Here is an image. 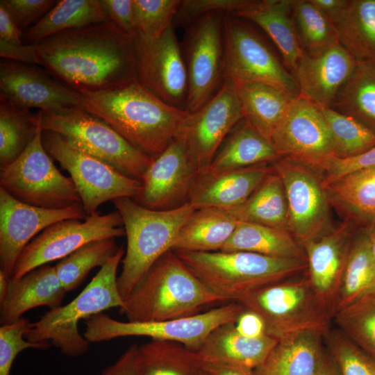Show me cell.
<instances>
[{"instance_id":"cell-1","label":"cell","mask_w":375,"mask_h":375,"mask_svg":"<svg viewBox=\"0 0 375 375\" xmlns=\"http://www.w3.org/2000/svg\"><path fill=\"white\" fill-rule=\"evenodd\" d=\"M35 44L38 65L81 93L115 90L138 81L133 37L110 19Z\"/></svg>"},{"instance_id":"cell-2","label":"cell","mask_w":375,"mask_h":375,"mask_svg":"<svg viewBox=\"0 0 375 375\" xmlns=\"http://www.w3.org/2000/svg\"><path fill=\"white\" fill-rule=\"evenodd\" d=\"M81 94L85 110L103 119L153 159L181 135L190 115L187 110L165 103L138 81L115 90Z\"/></svg>"},{"instance_id":"cell-3","label":"cell","mask_w":375,"mask_h":375,"mask_svg":"<svg viewBox=\"0 0 375 375\" xmlns=\"http://www.w3.org/2000/svg\"><path fill=\"white\" fill-rule=\"evenodd\" d=\"M217 301H222L170 249L139 280L119 312L128 322H162L198 314Z\"/></svg>"},{"instance_id":"cell-4","label":"cell","mask_w":375,"mask_h":375,"mask_svg":"<svg viewBox=\"0 0 375 375\" xmlns=\"http://www.w3.org/2000/svg\"><path fill=\"white\" fill-rule=\"evenodd\" d=\"M193 274L222 301H238L265 285L289 279L307 269L306 260L236 251H176Z\"/></svg>"},{"instance_id":"cell-5","label":"cell","mask_w":375,"mask_h":375,"mask_svg":"<svg viewBox=\"0 0 375 375\" xmlns=\"http://www.w3.org/2000/svg\"><path fill=\"white\" fill-rule=\"evenodd\" d=\"M120 214L126 248L117 285L124 300L151 266L172 249L184 223L196 210L189 202L169 210L145 208L131 197L112 201Z\"/></svg>"},{"instance_id":"cell-6","label":"cell","mask_w":375,"mask_h":375,"mask_svg":"<svg viewBox=\"0 0 375 375\" xmlns=\"http://www.w3.org/2000/svg\"><path fill=\"white\" fill-rule=\"evenodd\" d=\"M126 249L117 253L94 276L83 291L69 303L49 309L32 323L25 338L34 343L50 342L67 356L78 357L89 349L90 342L78 329L81 319L102 313L111 308H122L124 300L119 294L117 273Z\"/></svg>"},{"instance_id":"cell-7","label":"cell","mask_w":375,"mask_h":375,"mask_svg":"<svg viewBox=\"0 0 375 375\" xmlns=\"http://www.w3.org/2000/svg\"><path fill=\"white\" fill-rule=\"evenodd\" d=\"M299 276L258 288L238 301L258 314L265 323L267 335L278 340L304 331L325 335L332 327V310L306 275Z\"/></svg>"},{"instance_id":"cell-8","label":"cell","mask_w":375,"mask_h":375,"mask_svg":"<svg viewBox=\"0 0 375 375\" xmlns=\"http://www.w3.org/2000/svg\"><path fill=\"white\" fill-rule=\"evenodd\" d=\"M37 116L42 130L59 133L129 177L141 181L153 162V158L129 143L106 122L83 109L40 110Z\"/></svg>"},{"instance_id":"cell-9","label":"cell","mask_w":375,"mask_h":375,"mask_svg":"<svg viewBox=\"0 0 375 375\" xmlns=\"http://www.w3.org/2000/svg\"><path fill=\"white\" fill-rule=\"evenodd\" d=\"M42 134L38 122L35 137L22 153L0 167V188L17 199L37 207L62 209L82 206L72 178L57 169L45 150Z\"/></svg>"},{"instance_id":"cell-10","label":"cell","mask_w":375,"mask_h":375,"mask_svg":"<svg viewBox=\"0 0 375 375\" xmlns=\"http://www.w3.org/2000/svg\"><path fill=\"white\" fill-rule=\"evenodd\" d=\"M42 141L48 154L69 172L88 216L97 212L108 201L134 198L140 191L141 181L77 147L56 132L42 130Z\"/></svg>"},{"instance_id":"cell-11","label":"cell","mask_w":375,"mask_h":375,"mask_svg":"<svg viewBox=\"0 0 375 375\" xmlns=\"http://www.w3.org/2000/svg\"><path fill=\"white\" fill-rule=\"evenodd\" d=\"M244 309L241 303L231 301L202 313L152 322H121L102 312L85 321L83 336L90 343L122 337L146 336L151 340L178 342L196 352L213 330L235 322Z\"/></svg>"},{"instance_id":"cell-12","label":"cell","mask_w":375,"mask_h":375,"mask_svg":"<svg viewBox=\"0 0 375 375\" xmlns=\"http://www.w3.org/2000/svg\"><path fill=\"white\" fill-rule=\"evenodd\" d=\"M224 81L272 85L291 99L300 95L294 76L260 35L242 19L224 17Z\"/></svg>"},{"instance_id":"cell-13","label":"cell","mask_w":375,"mask_h":375,"mask_svg":"<svg viewBox=\"0 0 375 375\" xmlns=\"http://www.w3.org/2000/svg\"><path fill=\"white\" fill-rule=\"evenodd\" d=\"M271 142L281 158L324 173L336 158L328 126L318 105L299 95L291 100Z\"/></svg>"},{"instance_id":"cell-14","label":"cell","mask_w":375,"mask_h":375,"mask_svg":"<svg viewBox=\"0 0 375 375\" xmlns=\"http://www.w3.org/2000/svg\"><path fill=\"white\" fill-rule=\"evenodd\" d=\"M224 17L200 16L188 26L183 51L188 90L185 110L193 113L207 103L224 82Z\"/></svg>"},{"instance_id":"cell-15","label":"cell","mask_w":375,"mask_h":375,"mask_svg":"<svg viewBox=\"0 0 375 375\" xmlns=\"http://www.w3.org/2000/svg\"><path fill=\"white\" fill-rule=\"evenodd\" d=\"M125 235L119 212H97L85 219H70L56 222L35 237L23 249L10 277L17 279L28 272L62 260L89 242Z\"/></svg>"},{"instance_id":"cell-16","label":"cell","mask_w":375,"mask_h":375,"mask_svg":"<svg viewBox=\"0 0 375 375\" xmlns=\"http://www.w3.org/2000/svg\"><path fill=\"white\" fill-rule=\"evenodd\" d=\"M133 39L138 81L165 103L185 110L188 74L174 26L158 39L139 31Z\"/></svg>"},{"instance_id":"cell-17","label":"cell","mask_w":375,"mask_h":375,"mask_svg":"<svg viewBox=\"0 0 375 375\" xmlns=\"http://www.w3.org/2000/svg\"><path fill=\"white\" fill-rule=\"evenodd\" d=\"M272 168L283 184L292 235L302 245L331 229L328 195L317 172L285 158Z\"/></svg>"},{"instance_id":"cell-18","label":"cell","mask_w":375,"mask_h":375,"mask_svg":"<svg viewBox=\"0 0 375 375\" xmlns=\"http://www.w3.org/2000/svg\"><path fill=\"white\" fill-rule=\"evenodd\" d=\"M243 119L235 85L224 81L216 94L189 117L181 136L188 156L201 174L212 162L222 144Z\"/></svg>"},{"instance_id":"cell-19","label":"cell","mask_w":375,"mask_h":375,"mask_svg":"<svg viewBox=\"0 0 375 375\" xmlns=\"http://www.w3.org/2000/svg\"><path fill=\"white\" fill-rule=\"evenodd\" d=\"M83 206L48 209L25 203L0 188V270L10 277L20 253L39 233L66 219H85Z\"/></svg>"},{"instance_id":"cell-20","label":"cell","mask_w":375,"mask_h":375,"mask_svg":"<svg viewBox=\"0 0 375 375\" xmlns=\"http://www.w3.org/2000/svg\"><path fill=\"white\" fill-rule=\"evenodd\" d=\"M199 174L180 135L153 160L133 199L153 210L177 208L188 201Z\"/></svg>"},{"instance_id":"cell-21","label":"cell","mask_w":375,"mask_h":375,"mask_svg":"<svg viewBox=\"0 0 375 375\" xmlns=\"http://www.w3.org/2000/svg\"><path fill=\"white\" fill-rule=\"evenodd\" d=\"M1 92L16 105L30 109L56 111L85 108L83 94L35 65L2 59Z\"/></svg>"},{"instance_id":"cell-22","label":"cell","mask_w":375,"mask_h":375,"mask_svg":"<svg viewBox=\"0 0 375 375\" xmlns=\"http://www.w3.org/2000/svg\"><path fill=\"white\" fill-rule=\"evenodd\" d=\"M356 65V60L339 43L317 56L303 51L293 76L301 95L319 106L331 107Z\"/></svg>"},{"instance_id":"cell-23","label":"cell","mask_w":375,"mask_h":375,"mask_svg":"<svg viewBox=\"0 0 375 375\" xmlns=\"http://www.w3.org/2000/svg\"><path fill=\"white\" fill-rule=\"evenodd\" d=\"M351 238L347 227L331 228L302 244L307 269L306 275L315 291L331 308L340 283Z\"/></svg>"},{"instance_id":"cell-24","label":"cell","mask_w":375,"mask_h":375,"mask_svg":"<svg viewBox=\"0 0 375 375\" xmlns=\"http://www.w3.org/2000/svg\"><path fill=\"white\" fill-rule=\"evenodd\" d=\"M271 169L265 165L199 174L188 201L195 209L231 210L242 204Z\"/></svg>"},{"instance_id":"cell-25","label":"cell","mask_w":375,"mask_h":375,"mask_svg":"<svg viewBox=\"0 0 375 375\" xmlns=\"http://www.w3.org/2000/svg\"><path fill=\"white\" fill-rule=\"evenodd\" d=\"M66 292L55 266L49 264L33 269L19 278H10L6 293L0 301L1 324L14 322L36 307H58Z\"/></svg>"},{"instance_id":"cell-26","label":"cell","mask_w":375,"mask_h":375,"mask_svg":"<svg viewBox=\"0 0 375 375\" xmlns=\"http://www.w3.org/2000/svg\"><path fill=\"white\" fill-rule=\"evenodd\" d=\"M268 335L248 338L238 333L235 322L213 330L196 351L201 364L228 365L255 369L278 342Z\"/></svg>"},{"instance_id":"cell-27","label":"cell","mask_w":375,"mask_h":375,"mask_svg":"<svg viewBox=\"0 0 375 375\" xmlns=\"http://www.w3.org/2000/svg\"><path fill=\"white\" fill-rule=\"evenodd\" d=\"M231 15L251 20L260 26L274 42L285 65L293 74L303 51L292 15V0H250Z\"/></svg>"},{"instance_id":"cell-28","label":"cell","mask_w":375,"mask_h":375,"mask_svg":"<svg viewBox=\"0 0 375 375\" xmlns=\"http://www.w3.org/2000/svg\"><path fill=\"white\" fill-rule=\"evenodd\" d=\"M326 351L324 334L304 331L279 340L256 375H315Z\"/></svg>"},{"instance_id":"cell-29","label":"cell","mask_w":375,"mask_h":375,"mask_svg":"<svg viewBox=\"0 0 375 375\" xmlns=\"http://www.w3.org/2000/svg\"><path fill=\"white\" fill-rule=\"evenodd\" d=\"M239 221L227 210L196 209L181 228L172 250L184 252L221 251Z\"/></svg>"},{"instance_id":"cell-30","label":"cell","mask_w":375,"mask_h":375,"mask_svg":"<svg viewBox=\"0 0 375 375\" xmlns=\"http://www.w3.org/2000/svg\"><path fill=\"white\" fill-rule=\"evenodd\" d=\"M280 158L273 144L243 119L241 125L226 138L204 172L244 169L274 162Z\"/></svg>"},{"instance_id":"cell-31","label":"cell","mask_w":375,"mask_h":375,"mask_svg":"<svg viewBox=\"0 0 375 375\" xmlns=\"http://www.w3.org/2000/svg\"><path fill=\"white\" fill-rule=\"evenodd\" d=\"M221 251H249L273 258L306 260L302 245L290 232L246 222H238Z\"/></svg>"},{"instance_id":"cell-32","label":"cell","mask_w":375,"mask_h":375,"mask_svg":"<svg viewBox=\"0 0 375 375\" xmlns=\"http://www.w3.org/2000/svg\"><path fill=\"white\" fill-rule=\"evenodd\" d=\"M233 85L241 103L243 119L271 142L272 135L292 99L267 84L242 83Z\"/></svg>"},{"instance_id":"cell-33","label":"cell","mask_w":375,"mask_h":375,"mask_svg":"<svg viewBox=\"0 0 375 375\" xmlns=\"http://www.w3.org/2000/svg\"><path fill=\"white\" fill-rule=\"evenodd\" d=\"M374 294L375 261L368 234L362 235L351 239L334 303V315Z\"/></svg>"},{"instance_id":"cell-34","label":"cell","mask_w":375,"mask_h":375,"mask_svg":"<svg viewBox=\"0 0 375 375\" xmlns=\"http://www.w3.org/2000/svg\"><path fill=\"white\" fill-rule=\"evenodd\" d=\"M228 211L239 222L288 231V208L283 184L272 168L242 204Z\"/></svg>"},{"instance_id":"cell-35","label":"cell","mask_w":375,"mask_h":375,"mask_svg":"<svg viewBox=\"0 0 375 375\" xmlns=\"http://www.w3.org/2000/svg\"><path fill=\"white\" fill-rule=\"evenodd\" d=\"M108 19L100 0H62L24 34L27 44H35L60 32Z\"/></svg>"},{"instance_id":"cell-36","label":"cell","mask_w":375,"mask_h":375,"mask_svg":"<svg viewBox=\"0 0 375 375\" xmlns=\"http://www.w3.org/2000/svg\"><path fill=\"white\" fill-rule=\"evenodd\" d=\"M335 26L340 44L356 61L375 66V0H350Z\"/></svg>"},{"instance_id":"cell-37","label":"cell","mask_w":375,"mask_h":375,"mask_svg":"<svg viewBox=\"0 0 375 375\" xmlns=\"http://www.w3.org/2000/svg\"><path fill=\"white\" fill-rule=\"evenodd\" d=\"M330 108L375 132V66L357 62Z\"/></svg>"},{"instance_id":"cell-38","label":"cell","mask_w":375,"mask_h":375,"mask_svg":"<svg viewBox=\"0 0 375 375\" xmlns=\"http://www.w3.org/2000/svg\"><path fill=\"white\" fill-rule=\"evenodd\" d=\"M37 113L19 106L0 93V167L15 160L32 141Z\"/></svg>"},{"instance_id":"cell-39","label":"cell","mask_w":375,"mask_h":375,"mask_svg":"<svg viewBox=\"0 0 375 375\" xmlns=\"http://www.w3.org/2000/svg\"><path fill=\"white\" fill-rule=\"evenodd\" d=\"M143 375H200L195 351L172 341L151 340L139 346Z\"/></svg>"},{"instance_id":"cell-40","label":"cell","mask_w":375,"mask_h":375,"mask_svg":"<svg viewBox=\"0 0 375 375\" xmlns=\"http://www.w3.org/2000/svg\"><path fill=\"white\" fill-rule=\"evenodd\" d=\"M292 15L303 51L317 56L340 43L332 21L310 0H292Z\"/></svg>"},{"instance_id":"cell-41","label":"cell","mask_w":375,"mask_h":375,"mask_svg":"<svg viewBox=\"0 0 375 375\" xmlns=\"http://www.w3.org/2000/svg\"><path fill=\"white\" fill-rule=\"evenodd\" d=\"M119 249L114 238L95 240L60 260L55 269L66 292L76 289L91 269L103 267L117 253Z\"/></svg>"},{"instance_id":"cell-42","label":"cell","mask_w":375,"mask_h":375,"mask_svg":"<svg viewBox=\"0 0 375 375\" xmlns=\"http://www.w3.org/2000/svg\"><path fill=\"white\" fill-rule=\"evenodd\" d=\"M324 189L343 209L375 219V167L347 174Z\"/></svg>"},{"instance_id":"cell-43","label":"cell","mask_w":375,"mask_h":375,"mask_svg":"<svg viewBox=\"0 0 375 375\" xmlns=\"http://www.w3.org/2000/svg\"><path fill=\"white\" fill-rule=\"evenodd\" d=\"M333 322L350 341L375 360V296L335 313Z\"/></svg>"},{"instance_id":"cell-44","label":"cell","mask_w":375,"mask_h":375,"mask_svg":"<svg viewBox=\"0 0 375 375\" xmlns=\"http://www.w3.org/2000/svg\"><path fill=\"white\" fill-rule=\"evenodd\" d=\"M337 158L359 155L375 147V132L355 119L330 107H321Z\"/></svg>"},{"instance_id":"cell-45","label":"cell","mask_w":375,"mask_h":375,"mask_svg":"<svg viewBox=\"0 0 375 375\" xmlns=\"http://www.w3.org/2000/svg\"><path fill=\"white\" fill-rule=\"evenodd\" d=\"M326 349L341 375H375V360L332 327L324 335Z\"/></svg>"},{"instance_id":"cell-46","label":"cell","mask_w":375,"mask_h":375,"mask_svg":"<svg viewBox=\"0 0 375 375\" xmlns=\"http://www.w3.org/2000/svg\"><path fill=\"white\" fill-rule=\"evenodd\" d=\"M181 2L180 0H133L137 31L149 38H160L173 25Z\"/></svg>"},{"instance_id":"cell-47","label":"cell","mask_w":375,"mask_h":375,"mask_svg":"<svg viewBox=\"0 0 375 375\" xmlns=\"http://www.w3.org/2000/svg\"><path fill=\"white\" fill-rule=\"evenodd\" d=\"M32 322L21 317L18 320L0 326V375H10V370L17 356L27 349L47 350L51 343H34L25 340V335Z\"/></svg>"},{"instance_id":"cell-48","label":"cell","mask_w":375,"mask_h":375,"mask_svg":"<svg viewBox=\"0 0 375 375\" xmlns=\"http://www.w3.org/2000/svg\"><path fill=\"white\" fill-rule=\"evenodd\" d=\"M54 0H1V6L22 33L38 22L57 3ZM33 24V25H34Z\"/></svg>"},{"instance_id":"cell-49","label":"cell","mask_w":375,"mask_h":375,"mask_svg":"<svg viewBox=\"0 0 375 375\" xmlns=\"http://www.w3.org/2000/svg\"><path fill=\"white\" fill-rule=\"evenodd\" d=\"M249 2L250 0H185L180 6L177 19L188 24L193 19L206 14L234 15Z\"/></svg>"},{"instance_id":"cell-50","label":"cell","mask_w":375,"mask_h":375,"mask_svg":"<svg viewBox=\"0 0 375 375\" xmlns=\"http://www.w3.org/2000/svg\"><path fill=\"white\" fill-rule=\"evenodd\" d=\"M375 167V147L359 155L349 158H335L325 170L324 188L334 181L360 170Z\"/></svg>"},{"instance_id":"cell-51","label":"cell","mask_w":375,"mask_h":375,"mask_svg":"<svg viewBox=\"0 0 375 375\" xmlns=\"http://www.w3.org/2000/svg\"><path fill=\"white\" fill-rule=\"evenodd\" d=\"M100 3L108 19L131 36L136 34L133 0H100Z\"/></svg>"},{"instance_id":"cell-52","label":"cell","mask_w":375,"mask_h":375,"mask_svg":"<svg viewBox=\"0 0 375 375\" xmlns=\"http://www.w3.org/2000/svg\"><path fill=\"white\" fill-rule=\"evenodd\" d=\"M99 375H143L139 346L131 345L115 363Z\"/></svg>"},{"instance_id":"cell-53","label":"cell","mask_w":375,"mask_h":375,"mask_svg":"<svg viewBox=\"0 0 375 375\" xmlns=\"http://www.w3.org/2000/svg\"><path fill=\"white\" fill-rule=\"evenodd\" d=\"M235 327L238 333L248 338H260L267 335L266 325L256 312L244 308L238 315Z\"/></svg>"},{"instance_id":"cell-54","label":"cell","mask_w":375,"mask_h":375,"mask_svg":"<svg viewBox=\"0 0 375 375\" xmlns=\"http://www.w3.org/2000/svg\"><path fill=\"white\" fill-rule=\"evenodd\" d=\"M0 56L3 59L38 65L36 44H14L0 39Z\"/></svg>"},{"instance_id":"cell-55","label":"cell","mask_w":375,"mask_h":375,"mask_svg":"<svg viewBox=\"0 0 375 375\" xmlns=\"http://www.w3.org/2000/svg\"><path fill=\"white\" fill-rule=\"evenodd\" d=\"M24 33L12 22L5 9L0 6V39L14 44H22Z\"/></svg>"},{"instance_id":"cell-56","label":"cell","mask_w":375,"mask_h":375,"mask_svg":"<svg viewBox=\"0 0 375 375\" xmlns=\"http://www.w3.org/2000/svg\"><path fill=\"white\" fill-rule=\"evenodd\" d=\"M334 24L338 23L347 10L350 0H310Z\"/></svg>"},{"instance_id":"cell-57","label":"cell","mask_w":375,"mask_h":375,"mask_svg":"<svg viewBox=\"0 0 375 375\" xmlns=\"http://www.w3.org/2000/svg\"><path fill=\"white\" fill-rule=\"evenodd\" d=\"M208 375H256L254 369L228 365L201 364Z\"/></svg>"},{"instance_id":"cell-58","label":"cell","mask_w":375,"mask_h":375,"mask_svg":"<svg viewBox=\"0 0 375 375\" xmlns=\"http://www.w3.org/2000/svg\"><path fill=\"white\" fill-rule=\"evenodd\" d=\"M315 375H341L326 349Z\"/></svg>"},{"instance_id":"cell-59","label":"cell","mask_w":375,"mask_h":375,"mask_svg":"<svg viewBox=\"0 0 375 375\" xmlns=\"http://www.w3.org/2000/svg\"><path fill=\"white\" fill-rule=\"evenodd\" d=\"M10 277L0 270V301L4 297L9 284Z\"/></svg>"},{"instance_id":"cell-60","label":"cell","mask_w":375,"mask_h":375,"mask_svg":"<svg viewBox=\"0 0 375 375\" xmlns=\"http://www.w3.org/2000/svg\"><path fill=\"white\" fill-rule=\"evenodd\" d=\"M368 238L369 242L370 250L375 261V219L373 226L370 232L368 233Z\"/></svg>"},{"instance_id":"cell-61","label":"cell","mask_w":375,"mask_h":375,"mask_svg":"<svg viewBox=\"0 0 375 375\" xmlns=\"http://www.w3.org/2000/svg\"><path fill=\"white\" fill-rule=\"evenodd\" d=\"M200 375H208V374L202 369V372H201Z\"/></svg>"},{"instance_id":"cell-62","label":"cell","mask_w":375,"mask_h":375,"mask_svg":"<svg viewBox=\"0 0 375 375\" xmlns=\"http://www.w3.org/2000/svg\"><path fill=\"white\" fill-rule=\"evenodd\" d=\"M374 295L375 296V294Z\"/></svg>"}]
</instances>
